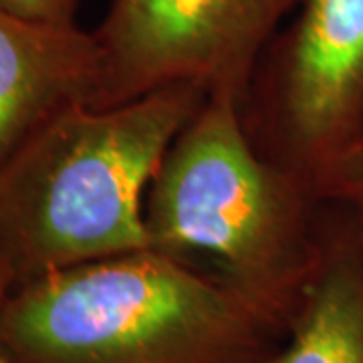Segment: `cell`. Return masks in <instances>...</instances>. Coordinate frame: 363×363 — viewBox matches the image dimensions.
<instances>
[{"mask_svg":"<svg viewBox=\"0 0 363 363\" xmlns=\"http://www.w3.org/2000/svg\"><path fill=\"white\" fill-rule=\"evenodd\" d=\"M286 323L154 248L21 283L0 315L13 363H264Z\"/></svg>","mask_w":363,"mask_h":363,"instance_id":"cell-1","label":"cell"},{"mask_svg":"<svg viewBox=\"0 0 363 363\" xmlns=\"http://www.w3.org/2000/svg\"><path fill=\"white\" fill-rule=\"evenodd\" d=\"M327 200L262 154L242 99L208 93L172 140L147 188L143 224L154 250L234 286L289 325L321 250Z\"/></svg>","mask_w":363,"mask_h":363,"instance_id":"cell-2","label":"cell"},{"mask_svg":"<svg viewBox=\"0 0 363 363\" xmlns=\"http://www.w3.org/2000/svg\"><path fill=\"white\" fill-rule=\"evenodd\" d=\"M206 95L172 85L123 104L69 107L0 169V234L16 286L150 248L147 188Z\"/></svg>","mask_w":363,"mask_h":363,"instance_id":"cell-3","label":"cell"},{"mask_svg":"<svg viewBox=\"0 0 363 363\" xmlns=\"http://www.w3.org/2000/svg\"><path fill=\"white\" fill-rule=\"evenodd\" d=\"M262 154L325 188L363 142V0H298L242 99Z\"/></svg>","mask_w":363,"mask_h":363,"instance_id":"cell-4","label":"cell"},{"mask_svg":"<svg viewBox=\"0 0 363 363\" xmlns=\"http://www.w3.org/2000/svg\"><path fill=\"white\" fill-rule=\"evenodd\" d=\"M298 0H111L93 30L101 51L97 107L172 85L245 99L260 57Z\"/></svg>","mask_w":363,"mask_h":363,"instance_id":"cell-5","label":"cell"},{"mask_svg":"<svg viewBox=\"0 0 363 363\" xmlns=\"http://www.w3.org/2000/svg\"><path fill=\"white\" fill-rule=\"evenodd\" d=\"M99 85L93 33L0 11V169L69 107L97 104Z\"/></svg>","mask_w":363,"mask_h":363,"instance_id":"cell-6","label":"cell"},{"mask_svg":"<svg viewBox=\"0 0 363 363\" xmlns=\"http://www.w3.org/2000/svg\"><path fill=\"white\" fill-rule=\"evenodd\" d=\"M264 363H363V226L333 200L317 262Z\"/></svg>","mask_w":363,"mask_h":363,"instance_id":"cell-7","label":"cell"},{"mask_svg":"<svg viewBox=\"0 0 363 363\" xmlns=\"http://www.w3.org/2000/svg\"><path fill=\"white\" fill-rule=\"evenodd\" d=\"M325 200H333L350 210L363 226V150L337 169L325 188Z\"/></svg>","mask_w":363,"mask_h":363,"instance_id":"cell-8","label":"cell"},{"mask_svg":"<svg viewBox=\"0 0 363 363\" xmlns=\"http://www.w3.org/2000/svg\"><path fill=\"white\" fill-rule=\"evenodd\" d=\"M83 0H0V11L55 25L75 23V14Z\"/></svg>","mask_w":363,"mask_h":363,"instance_id":"cell-9","label":"cell"},{"mask_svg":"<svg viewBox=\"0 0 363 363\" xmlns=\"http://www.w3.org/2000/svg\"><path fill=\"white\" fill-rule=\"evenodd\" d=\"M14 289H16V277H14L13 264H11V259L6 255V248H4V242H2V234H0V315L4 311V307H6Z\"/></svg>","mask_w":363,"mask_h":363,"instance_id":"cell-10","label":"cell"},{"mask_svg":"<svg viewBox=\"0 0 363 363\" xmlns=\"http://www.w3.org/2000/svg\"><path fill=\"white\" fill-rule=\"evenodd\" d=\"M0 363H13V362H11V359H9V357H6V355L0 351Z\"/></svg>","mask_w":363,"mask_h":363,"instance_id":"cell-11","label":"cell"},{"mask_svg":"<svg viewBox=\"0 0 363 363\" xmlns=\"http://www.w3.org/2000/svg\"><path fill=\"white\" fill-rule=\"evenodd\" d=\"M363 150V142H362V145H359V147H357V152H362ZM357 152H355V154H357Z\"/></svg>","mask_w":363,"mask_h":363,"instance_id":"cell-12","label":"cell"}]
</instances>
